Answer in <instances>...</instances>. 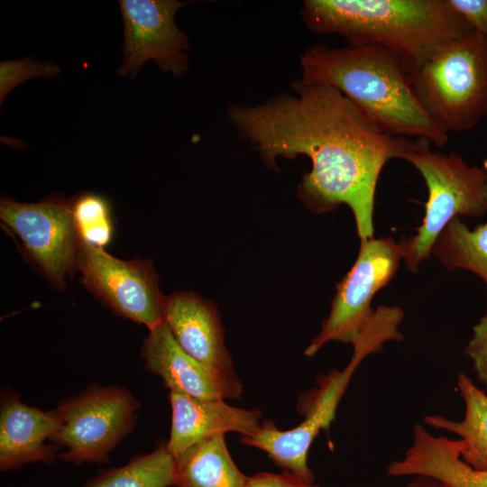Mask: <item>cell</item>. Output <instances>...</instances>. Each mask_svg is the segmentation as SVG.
<instances>
[{
	"mask_svg": "<svg viewBox=\"0 0 487 487\" xmlns=\"http://www.w3.org/2000/svg\"><path fill=\"white\" fill-rule=\"evenodd\" d=\"M263 104L232 105L228 119L272 168L278 158L308 156L312 163L299 196L313 212L342 204L353 212L361 242L373 237V209L380 174L392 159H404L418 140L389 135L335 87L292 83Z\"/></svg>",
	"mask_w": 487,
	"mask_h": 487,
	"instance_id": "1",
	"label": "cell"
},
{
	"mask_svg": "<svg viewBox=\"0 0 487 487\" xmlns=\"http://www.w3.org/2000/svg\"><path fill=\"white\" fill-rule=\"evenodd\" d=\"M300 66L302 82L335 87L383 133L436 147L448 142V134L428 115L392 51L380 45L336 49L317 44L301 55Z\"/></svg>",
	"mask_w": 487,
	"mask_h": 487,
	"instance_id": "2",
	"label": "cell"
},
{
	"mask_svg": "<svg viewBox=\"0 0 487 487\" xmlns=\"http://www.w3.org/2000/svg\"><path fill=\"white\" fill-rule=\"evenodd\" d=\"M301 15L316 33L392 51L409 76L443 44L475 32L446 0H308Z\"/></svg>",
	"mask_w": 487,
	"mask_h": 487,
	"instance_id": "3",
	"label": "cell"
},
{
	"mask_svg": "<svg viewBox=\"0 0 487 487\" xmlns=\"http://www.w3.org/2000/svg\"><path fill=\"white\" fill-rule=\"evenodd\" d=\"M409 79L444 133L473 129L487 116V36L472 32L443 44Z\"/></svg>",
	"mask_w": 487,
	"mask_h": 487,
	"instance_id": "4",
	"label": "cell"
},
{
	"mask_svg": "<svg viewBox=\"0 0 487 487\" xmlns=\"http://www.w3.org/2000/svg\"><path fill=\"white\" fill-rule=\"evenodd\" d=\"M430 145L419 139L403 159L419 171L428 191L421 225L415 235L400 242L403 259L413 272L430 256L436 240L455 217L487 213V163L470 166L457 153L436 152Z\"/></svg>",
	"mask_w": 487,
	"mask_h": 487,
	"instance_id": "5",
	"label": "cell"
},
{
	"mask_svg": "<svg viewBox=\"0 0 487 487\" xmlns=\"http://www.w3.org/2000/svg\"><path fill=\"white\" fill-rule=\"evenodd\" d=\"M140 401L125 388L87 385L64 398L53 409L59 428L51 442L58 458L75 465L106 464L110 454L133 431Z\"/></svg>",
	"mask_w": 487,
	"mask_h": 487,
	"instance_id": "6",
	"label": "cell"
},
{
	"mask_svg": "<svg viewBox=\"0 0 487 487\" xmlns=\"http://www.w3.org/2000/svg\"><path fill=\"white\" fill-rule=\"evenodd\" d=\"M401 259V244L391 237L361 242L355 262L336 286L320 332L305 350L307 356L315 355L328 342H356L376 315L372 299L396 273Z\"/></svg>",
	"mask_w": 487,
	"mask_h": 487,
	"instance_id": "7",
	"label": "cell"
},
{
	"mask_svg": "<svg viewBox=\"0 0 487 487\" xmlns=\"http://www.w3.org/2000/svg\"><path fill=\"white\" fill-rule=\"evenodd\" d=\"M76 269L88 291L117 315L149 330L164 321L166 298L151 260H120L79 240Z\"/></svg>",
	"mask_w": 487,
	"mask_h": 487,
	"instance_id": "8",
	"label": "cell"
},
{
	"mask_svg": "<svg viewBox=\"0 0 487 487\" xmlns=\"http://www.w3.org/2000/svg\"><path fill=\"white\" fill-rule=\"evenodd\" d=\"M365 357L363 352L354 351L344 370L320 378L318 388L301 398L299 411L304 418L297 427L280 430L272 420L265 419L254 435L241 436L240 441L264 451L283 472L313 483L315 476L308 464L309 448L321 430L328 431L350 380Z\"/></svg>",
	"mask_w": 487,
	"mask_h": 487,
	"instance_id": "9",
	"label": "cell"
},
{
	"mask_svg": "<svg viewBox=\"0 0 487 487\" xmlns=\"http://www.w3.org/2000/svg\"><path fill=\"white\" fill-rule=\"evenodd\" d=\"M0 219L20 240L26 255L60 289L74 269L79 237L70 199L50 198L37 203L2 198Z\"/></svg>",
	"mask_w": 487,
	"mask_h": 487,
	"instance_id": "10",
	"label": "cell"
},
{
	"mask_svg": "<svg viewBox=\"0 0 487 487\" xmlns=\"http://www.w3.org/2000/svg\"><path fill=\"white\" fill-rule=\"evenodd\" d=\"M124 21V61L118 70L134 78L152 60L163 70L179 77L188 69V40L174 16L187 3L177 0H120Z\"/></svg>",
	"mask_w": 487,
	"mask_h": 487,
	"instance_id": "11",
	"label": "cell"
},
{
	"mask_svg": "<svg viewBox=\"0 0 487 487\" xmlns=\"http://www.w3.org/2000/svg\"><path fill=\"white\" fill-rule=\"evenodd\" d=\"M142 357L145 369L170 391L206 400H237L243 394L236 373H219L195 360L179 347L164 321L149 330Z\"/></svg>",
	"mask_w": 487,
	"mask_h": 487,
	"instance_id": "12",
	"label": "cell"
},
{
	"mask_svg": "<svg viewBox=\"0 0 487 487\" xmlns=\"http://www.w3.org/2000/svg\"><path fill=\"white\" fill-rule=\"evenodd\" d=\"M164 322L179 347L195 360L214 372L235 374L214 303L194 292H176L165 299Z\"/></svg>",
	"mask_w": 487,
	"mask_h": 487,
	"instance_id": "13",
	"label": "cell"
},
{
	"mask_svg": "<svg viewBox=\"0 0 487 487\" xmlns=\"http://www.w3.org/2000/svg\"><path fill=\"white\" fill-rule=\"evenodd\" d=\"M171 427L166 444L174 458L193 446L217 435L236 432L251 436L261 427L258 409H245L225 400H206L170 391Z\"/></svg>",
	"mask_w": 487,
	"mask_h": 487,
	"instance_id": "14",
	"label": "cell"
},
{
	"mask_svg": "<svg viewBox=\"0 0 487 487\" xmlns=\"http://www.w3.org/2000/svg\"><path fill=\"white\" fill-rule=\"evenodd\" d=\"M59 428L53 409L41 410L5 390L0 404V470L14 471L32 463L51 464L59 449L51 442Z\"/></svg>",
	"mask_w": 487,
	"mask_h": 487,
	"instance_id": "15",
	"label": "cell"
},
{
	"mask_svg": "<svg viewBox=\"0 0 487 487\" xmlns=\"http://www.w3.org/2000/svg\"><path fill=\"white\" fill-rule=\"evenodd\" d=\"M462 439L435 436L422 425L413 427L412 445L387 468L392 477L427 476L448 487H487V470H476L461 458Z\"/></svg>",
	"mask_w": 487,
	"mask_h": 487,
	"instance_id": "16",
	"label": "cell"
},
{
	"mask_svg": "<svg viewBox=\"0 0 487 487\" xmlns=\"http://www.w3.org/2000/svg\"><path fill=\"white\" fill-rule=\"evenodd\" d=\"M174 459L176 487H249V477L234 462L225 435L198 443Z\"/></svg>",
	"mask_w": 487,
	"mask_h": 487,
	"instance_id": "17",
	"label": "cell"
},
{
	"mask_svg": "<svg viewBox=\"0 0 487 487\" xmlns=\"http://www.w3.org/2000/svg\"><path fill=\"white\" fill-rule=\"evenodd\" d=\"M456 384L465 406L464 418L455 421L427 415L424 422L460 436L464 442L461 458L476 470H487V395L464 372L458 375Z\"/></svg>",
	"mask_w": 487,
	"mask_h": 487,
	"instance_id": "18",
	"label": "cell"
},
{
	"mask_svg": "<svg viewBox=\"0 0 487 487\" xmlns=\"http://www.w3.org/2000/svg\"><path fill=\"white\" fill-rule=\"evenodd\" d=\"M431 253L448 270L473 271L487 286V222L469 229L455 217L436 240Z\"/></svg>",
	"mask_w": 487,
	"mask_h": 487,
	"instance_id": "19",
	"label": "cell"
},
{
	"mask_svg": "<svg viewBox=\"0 0 487 487\" xmlns=\"http://www.w3.org/2000/svg\"><path fill=\"white\" fill-rule=\"evenodd\" d=\"M176 464L166 445L120 467L104 470L78 487H174Z\"/></svg>",
	"mask_w": 487,
	"mask_h": 487,
	"instance_id": "20",
	"label": "cell"
},
{
	"mask_svg": "<svg viewBox=\"0 0 487 487\" xmlns=\"http://www.w3.org/2000/svg\"><path fill=\"white\" fill-rule=\"evenodd\" d=\"M75 226L81 241L104 249L113 237L111 209L100 195L87 192L70 198Z\"/></svg>",
	"mask_w": 487,
	"mask_h": 487,
	"instance_id": "21",
	"label": "cell"
},
{
	"mask_svg": "<svg viewBox=\"0 0 487 487\" xmlns=\"http://www.w3.org/2000/svg\"><path fill=\"white\" fill-rule=\"evenodd\" d=\"M60 72L53 62L39 63L28 59L0 63V103L6 95L24 80L44 77L52 78Z\"/></svg>",
	"mask_w": 487,
	"mask_h": 487,
	"instance_id": "22",
	"label": "cell"
},
{
	"mask_svg": "<svg viewBox=\"0 0 487 487\" xmlns=\"http://www.w3.org/2000/svg\"><path fill=\"white\" fill-rule=\"evenodd\" d=\"M465 354L472 361L478 380L487 389V314L474 325Z\"/></svg>",
	"mask_w": 487,
	"mask_h": 487,
	"instance_id": "23",
	"label": "cell"
},
{
	"mask_svg": "<svg viewBox=\"0 0 487 487\" xmlns=\"http://www.w3.org/2000/svg\"><path fill=\"white\" fill-rule=\"evenodd\" d=\"M473 32L487 36V0H446Z\"/></svg>",
	"mask_w": 487,
	"mask_h": 487,
	"instance_id": "24",
	"label": "cell"
},
{
	"mask_svg": "<svg viewBox=\"0 0 487 487\" xmlns=\"http://www.w3.org/2000/svg\"><path fill=\"white\" fill-rule=\"evenodd\" d=\"M249 487H321L308 483L296 475L283 472L282 473H259L249 477Z\"/></svg>",
	"mask_w": 487,
	"mask_h": 487,
	"instance_id": "25",
	"label": "cell"
},
{
	"mask_svg": "<svg viewBox=\"0 0 487 487\" xmlns=\"http://www.w3.org/2000/svg\"><path fill=\"white\" fill-rule=\"evenodd\" d=\"M403 487H448L441 482L422 475L413 476V478Z\"/></svg>",
	"mask_w": 487,
	"mask_h": 487,
	"instance_id": "26",
	"label": "cell"
}]
</instances>
